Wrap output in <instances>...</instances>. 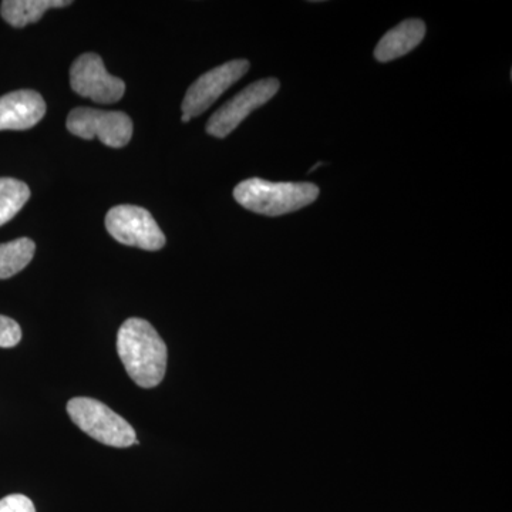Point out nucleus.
Masks as SVG:
<instances>
[{"label": "nucleus", "mask_w": 512, "mask_h": 512, "mask_svg": "<svg viewBox=\"0 0 512 512\" xmlns=\"http://www.w3.org/2000/svg\"><path fill=\"white\" fill-rule=\"evenodd\" d=\"M117 352L127 375L137 386L151 389L163 382L167 370V346L147 320L130 318L117 333Z\"/></svg>", "instance_id": "1"}, {"label": "nucleus", "mask_w": 512, "mask_h": 512, "mask_svg": "<svg viewBox=\"0 0 512 512\" xmlns=\"http://www.w3.org/2000/svg\"><path fill=\"white\" fill-rule=\"evenodd\" d=\"M319 197L312 183H271L262 178L242 181L234 190L239 205L255 214L279 217L313 204Z\"/></svg>", "instance_id": "2"}, {"label": "nucleus", "mask_w": 512, "mask_h": 512, "mask_svg": "<svg viewBox=\"0 0 512 512\" xmlns=\"http://www.w3.org/2000/svg\"><path fill=\"white\" fill-rule=\"evenodd\" d=\"M67 413L80 430L99 443L119 448L138 444L136 431L128 421L99 400L76 397L67 403Z\"/></svg>", "instance_id": "3"}, {"label": "nucleus", "mask_w": 512, "mask_h": 512, "mask_svg": "<svg viewBox=\"0 0 512 512\" xmlns=\"http://www.w3.org/2000/svg\"><path fill=\"white\" fill-rule=\"evenodd\" d=\"M66 127L74 136L84 140L97 137L104 146L113 148L126 147L133 137V121L123 111L77 107L67 116Z\"/></svg>", "instance_id": "4"}, {"label": "nucleus", "mask_w": 512, "mask_h": 512, "mask_svg": "<svg viewBox=\"0 0 512 512\" xmlns=\"http://www.w3.org/2000/svg\"><path fill=\"white\" fill-rule=\"evenodd\" d=\"M106 228L111 237L127 247L144 251H160L165 235L153 215L136 205H117L106 215Z\"/></svg>", "instance_id": "5"}, {"label": "nucleus", "mask_w": 512, "mask_h": 512, "mask_svg": "<svg viewBox=\"0 0 512 512\" xmlns=\"http://www.w3.org/2000/svg\"><path fill=\"white\" fill-rule=\"evenodd\" d=\"M70 86L74 93L99 104L117 103L126 93V83L111 76L104 67L103 59L96 53L77 57L70 69Z\"/></svg>", "instance_id": "6"}, {"label": "nucleus", "mask_w": 512, "mask_h": 512, "mask_svg": "<svg viewBox=\"0 0 512 512\" xmlns=\"http://www.w3.org/2000/svg\"><path fill=\"white\" fill-rule=\"evenodd\" d=\"M279 87L281 83L274 77L249 84L234 99L227 101L220 110L212 114L207 124V133L217 138L229 136L252 111L268 103L278 93Z\"/></svg>", "instance_id": "7"}, {"label": "nucleus", "mask_w": 512, "mask_h": 512, "mask_svg": "<svg viewBox=\"0 0 512 512\" xmlns=\"http://www.w3.org/2000/svg\"><path fill=\"white\" fill-rule=\"evenodd\" d=\"M248 60H231L202 74L185 93L181 110L184 116L198 117L205 113L229 87L239 82L248 73Z\"/></svg>", "instance_id": "8"}, {"label": "nucleus", "mask_w": 512, "mask_h": 512, "mask_svg": "<svg viewBox=\"0 0 512 512\" xmlns=\"http://www.w3.org/2000/svg\"><path fill=\"white\" fill-rule=\"evenodd\" d=\"M46 103L35 90H18L0 97V131L29 130L45 117Z\"/></svg>", "instance_id": "9"}, {"label": "nucleus", "mask_w": 512, "mask_h": 512, "mask_svg": "<svg viewBox=\"0 0 512 512\" xmlns=\"http://www.w3.org/2000/svg\"><path fill=\"white\" fill-rule=\"evenodd\" d=\"M426 36V25L420 19H407L389 30L377 43L375 57L377 62L387 63L406 56L420 45Z\"/></svg>", "instance_id": "10"}, {"label": "nucleus", "mask_w": 512, "mask_h": 512, "mask_svg": "<svg viewBox=\"0 0 512 512\" xmlns=\"http://www.w3.org/2000/svg\"><path fill=\"white\" fill-rule=\"evenodd\" d=\"M72 3L70 0H5L0 6V13L10 26L22 29L30 23L39 22L47 10L66 8Z\"/></svg>", "instance_id": "11"}, {"label": "nucleus", "mask_w": 512, "mask_h": 512, "mask_svg": "<svg viewBox=\"0 0 512 512\" xmlns=\"http://www.w3.org/2000/svg\"><path fill=\"white\" fill-rule=\"evenodd\" d=\"M35 251V242L29 238L0 244V279L12 278L23 271L32 261Z\"/></svg>", "instance_id": "12"}, {"label": "nucleus", "mask_w": 512, "mask_h": 512, "mask_svg": "<svg viewBox=\"0 0 512 512\" xmlns=\"http://www.w3.org/2000/svg\"><path fill=\"white\" fill-rule=\"evenodd\" d=\"M29 198L28 184L15 178H0V227L13 220Z\"/></svg>", "instance_id": "13"}, {"label": "nucleus", "mask_w": 512, "mask_h": 512, "mask_svg": "<svg viewBox=\"0 0 512 512\" xmlns=\"http://www.w3.org/2000/svg\"><path fill=\"white\" fill-rule=\"evenodd\" d=\"M22 339V329L16 320L0 315V348H15Z\"/></svg>", "instance_id": "14"}, {"label": "nucleus", "mask_w": 512, "mask_h": 512, "mask_svg": "<svg viewBox=\"0 0 512 512\" xmlns=\"http://www.w3.org/2000/svg\"><path fill=\"white\" fill-rule=\"evenodd\" d=\"M0 512H36L35 505L26 495L12 494L0 500Z\"/></svg>", "instance_id": "15"}, {"label": "nucleus", "mask_w": 512, "mask_h": 512, "mask_svg": "<svg viewBox=\"0 0 512 512\" xmlns=\"http://www.w3.org/2000/svg\"><path fill=\"white\" fill-rule=\"evenodd\" d=\"M190 120H191L190 117L184 116V114H183V117H181V121H183V123H188V121H190Z\"/></svg>", "instance_id": "16"}]
</instances>
